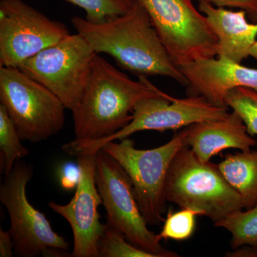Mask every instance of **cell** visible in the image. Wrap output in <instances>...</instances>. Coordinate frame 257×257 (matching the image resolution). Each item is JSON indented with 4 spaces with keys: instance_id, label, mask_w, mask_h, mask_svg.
I'll return each instance as SVG.
<instances>
[{
    "instance_id": "obj_1",
    "label": "cell",
    "mask_w": 257,
    "mask_h": 257,
    "mask_svg": "<svg viewBox=\"0 0 257 257\" xmlns=\"http://www.w3.org/2000/svg\"><path fill=\"white\" fill-rule=\"evenodd\" d=\"M71 23L96 53L112 57L121 68L145 77L162 76L187 87L188 81L171 58L145 8L137 1L127 13L102 23L74 17Z\"/></svg>"
},
{
    "instance_id": "obj_2",
    "label": "cell",
    "mask_w": 257,
    "mask_h": 257,
    "mask_svg": "<svg viewBox=\"0 0 257 257\" xmlns=\"http://www.w3.org/2000/svg\"><path fill=\"white\" fill-rule=\"evenodd\" d=\"M147 77L130 79L97 54L78 106L72 111L75 140L96 141L109 138L133 119L139 101L168 96Z\"/></svg>"
},
{
    "instance_id": "obj_3",
    "label": "cell",
    "mask_w": 257,
    "mask_h": 257,
    "mask_svg": "<svg viewBox=\"0 0 257 257\" xmlns=\"http://www.w3.org/2000/svg\"><path fill=\"white\" fill-rule=\"evenodd\" d=\"M165 193L167 202L197 211L214 224L244 209L241 196L225 178L219 165L201 162L188 147L174 157Z\"/></svg>"
},
{
    "instance_id": "obj_4",
    "label": "cell",
    "mask_w": 257,
    "mask_h": 257,
    "mask_svg": "<svg viewBox=\"0 0 257 257\" xmlns=\"http://www.w3.org/2000/svg\"><path fill=\"white\" fill-rule=\"evenodd\" d=\"M185 135L184 128L168 143L151 150H138L127 138L119 143L109 142L101 148L127 173L139 207L149 225L157 226L165 221L166 179L174 157L186 147Z\"/></svg>"
},
{
    "instance_id": "obj_5",
    "label": "cell",
    "mask_w": 257,
    "mask_h": 257,
    "mask_svg": "<svg viewBox=\"0 0 257 257\" xmlns=\"http://www.w3.org/2000/svg\"><path fill=\"white\" fill-rule=\"evenodd\" d=\"M0 101L22 141H45L63 128L66 108L62 101L19 67L0 66Z\"/></svg>"
},
{
    "instance_id": "obj_6",
    "label": "cell",
    "mask_w": 257,
    "mask_h": 257,
    "mask_svg": "<svg viewBox=\"0 0 257 257\" xmlns=\"http://www.w3.org/2000/svg\"><path fill=\"white\" fill-rule=\"evenodd\" d=\"M228 114V106H216L202 96L184 99L170 95L145 98L135 106L132 121L109 138L96 141L74 140L62 149L72 156L95 154L104 144L124 140L138 132L177 130L201 121L222 119Z\"/></svg>"
},
{
    "instance_id": "obj_7",
    "label": "cell",
    "mask_w": 257,
    "mask_h": 257,
    "mask_svg": "<svg viewBox=\"0 0 257 257\" xmlns=\"http://www.w3.org/2000/svg\"><path fill=\"white\" fill-rule=\"evenodd\" d=\"M96 55L77 33L30 57L19 68L50 89L66 109L73 111L87 87Z\"/></svg>"
},
{
    "instance_id": "obj_8",
    "label": "cell",
    "mask_w": 257,
    "mask_h": 257,
    "mask_svg": "<svg viewBox=\"0 0 257 257\" xmlns=\"http://www.w3.org/2000/svg\"><path fill=\"white\" fill-rule=\"evenodd\" d=\"M96 184L108 224L138 247L155 257H177L162 246L158 235L149 229L135 197L131 179L119 162L104 150L96 153Z\"/></svg>"
},
{
    "instance_id": "obj_9",
    "label": "cell",
    "mask_w": 257,
    "mask_h": 257,
    "mask_svg": "<svg viewBox=\"0 0 257 257\" xmlns=\"http://www.w3.org/2000/svg\"><path fill=\"white\" fill-rule=\"evenodd\" d=\"M30 164L18 160L0 187V201L10 216L15 256L36 257L67 250L69 243L54 231L43 213L29 202L26 188L33 176Z\"/></svg>"
},
{
    "instance_id": "obj_10",
    "label": "cell",
    "mask_w": 257,
    "mask_h": 257,
    "mask_svg": "<svg viewBox=\"0 0 257 257\" xmlns=\"http://www.w3.org/2000/svg\"><path fill=\"white\" fill-rule=\"evenodd\" d=\"M176 65L217 56L218 40L192 0H137Z\"/></svg>"
},
{
    "instance_id": "obj_11",
    "label": "cell",
    "mask_w": 257,
    "mask_h": 257,
    "mask_svg": "<svg viewBox=\"0 0 257 257\" xmlns=\"http://www.w3.org/2000/svg\"><path fill=\"white\" fill-rule=\"evenodd\" d=\"M69 35L63 23L47 18L23 0L0 1L1 67H20Z\"/></svg>"
},
{
    "instance_id": "obj_12",
    "label": "cell",
    "mask_w": 257,
    "mask_h": 257,
    "mask_svg": "<svg viewBox=\"0 0 257 257\" xmlns=\"http://www.w3.org/2000/svg\"><path fill=\"white\" fill-rule=\"evenodd\" d=\"M80 170L75 194L65 205L50 202L49 207L68 221L74 236L73 257H99L98 241L105 228L98 207L102 199L96 184V153L77 156Z\"/></svg>"
},
{
    "instance_id": "obj_13",
    "label": "cell",
    "mask_w": 257,
    "mask_h": 257,
    "mask_svg": "<svg viewBox=\"0 0 257 257\" xmlns=\"http://www.w3.org/2000/svg\"><path fill=\"white\" fill-rule=\"evenodd\" d=\"M179 67L188 81V96H202L216 106H227L225 97L234 88L257 89V69L224 57L193 61Z\"/></svg>"
},
{
    "instance_id": "obj_14",
    "label": "cell",
    "mask_w": 257,
    "mask_h": 257,
    "mask_svg": "<svg viewBox=\"0 0 257 257\" xmlns=\"http://www.w3.org/2000/svg\"><path fill=\"white\" fill-rule=\"evenodd\" d=\"M185 130L186 147H190L202 162H209L226 149L246 152L257 145L242 118L235 111L222 119L195 123Z\"/></svg>"
},
{
    "instance_id": "obj_15",
    "label": "cell",
    "mask_w": 257,
    "mask_h": 257,
    "mask_svg": "<svg viewBox=\"0 0 257 257\" xmlns=\"http://www.w3.org/2000/svg\"><path fill=\"white\" fill-rule=\"evenodd\" d=\"M199 10L217 38L218 57L241 64L256 42L257 23H248L243 10L231 11L199 2Z\"/></svg>"
},
{
    "instance_id": "obj_16",
    "label": "cell",
    "mask_w": 257,
    "mask_h": 257,
    "mask_svg": "<svg viewBox=\"0 0 257 257\" xmlns=\"http://www.w3.org/2000/svg\"><path fill=\"white\" fill-rule=\"evenodd\" d=\"M221 173L241 196L243 209L257 205V150L228 154L219 164Z\"/></svg>"
},
{
    "instance_id": "obj_17",
    "label": "cell",
    "mask_w": 257,
    "mask_h": 257,
    "mask_svg": "<svg viewBox=\"0 0 257 257\" xmlns=\"http://www.w3.org/2000/svg\"><path fill=\"white\" fill-rule=\"evenodd\" d=\"M214 224L231 234L230 245L233 250L244 246L257 247V205L237 211Z\"/></svg>"
},
{
    "instance_id": "obj_18",
    "label": "cell",
    "mask_w": 257,
    "mask_h": 257,
    "mask_svg": "<svg viewBox=\"0 0 257 257\" xmlns=\"http://www.w3.org/2000/svg\"><path fill=\"white\" fill-rule=\"evenodd\" d=\"M14 123L3 104H0V153L1 169L8 175L15 162L28 156L30 151L21 143Z\"/></svg>"
},
{
    "instance_id": "obj_19",
    "label": "cell",
    "mask_w": 257,
    "mask_h": 257,
    "mask_svg": "<svg viewBox=\"0 0 257 257\" xmlns=\"http://www.w3.org/2000/svg\"><path fill=\"white\" fill-rule=\"evenodd\" d=\"M86 13V20L93 23H102L125 14L137 0H65Z\"/></svg>"
},
{
    "instance_id": "obj_20",
    "label": "cell",
    "mask_w": 257,
    "mask_h": 257,
    "mask_svg": "<svg viewBox=\"0 0 257 257\" xmlns=\"http://www.w3.org/2000/svg\"><path fill=\"white\" fill-rule=\"evenodd\" d=\"M99 257H155L130 242L122 233L108 224L98 241Z\"/></svg>"
},
{
    "instance_id": "obj_21",
    "label": "cell",
    "mask_w": 257,
    "mask_h": 257,
    "mask_svg": "<svg viewBox=\"0 0 257 257\" xmlns=\"http://www.w3.org/2000/svg\"><path fill=\"white\" fill-rule=\"evenodd\" d=\"M225 104L242 118L250 135H257V89L234 88L225 97Z\"/></svg>"
},
{
    "instance_id": "obj_22",
    "label": "cell",
    "mask_w": 257,
    "mask_h": 257,
    "mask_svg": "<svg viewBox=\"0 0 257 257\" xmlns=\"http://www.w3.org/2000/svg\"><path fill=\"white\" fill-rule=\"evenodd\" d=\"M199 216L197 211L192 209H182L180 211L169 210L164 221V226L158 235L162 239L184 241L190 238L194 232L196 216Z\"/></svg>"
},
{
    "instance_id": "obj_23",
    "label": "cell",
    "mask_w": 257,
    "mask_h": 257,
    "mask_svg": "<svg viewBox=\"0 0 257 257\" xmlns=\"http://www.w3.org/2000/svg\"><path fill=\"white\" fill-rule=\"evenodd\" d=\"M206 2L216 8H236L243 10L252 23H257V0H199Z\"/></svg>"
},
{
    "instance_id": "obj_24",
    "label": "cell",
    "mask_w": 257,
    "mask_h": 257,
    "mask_svg": "<svg viewBox=\"0 0 257 257\" xmlns=\"http://www.w3.org/2000/svg\"><path fill=\"white\" fill-rule=\"evenodd\" d=\"M80 177V170L78 164H65L60 171V184L64 189L67 190L77 187Z\"/></svg>"
},
{
    "instance_id": "obj_25",
    "label": "cell",
    "mask_w": 257,
    "mask_h": 257,
    "mask_svg": "<svg viewBox=\"0 0 257 257\" xmlns=\"http://www.w3.org/2000/svg\"><path fill=\"white\" fill-rule=\"evenodd\" d=\"M14 254V243L9 231L0 229V256L12 257Z\"/></svg>"
},
{
    "instance_id": "obj_26",
    "label": "cell",
    "mask_w": 257,
    "mask_h": 257,
    "mask_svg": "<svg viewBox=\"0 0 257 257\" xmlns=\"http://www.w3.org/2000/svg\"><path fill=\"white\" fill-rule=\"evenodd\" d=\"M234 257H257V247L244 246L234 250L231 253Z\"/></svg>"
},
{
    "instance_id": "obj_27",
    "label": "cell",
    "mask_w": 257,
    "mask_h": 257,
    "mask_svg": "<svg viewBox=\"0 0 257 257\" xmlns=\"http://www.w3.org/2000/svg\"><path fill=\"white\" fill-rule=\"evenodd\" d=\"M250 56L251 57H253L255 60H257V41L256 43L254 44V45L252 47L251 50V54H250Z\"/></svg>"
}]
</instances>
